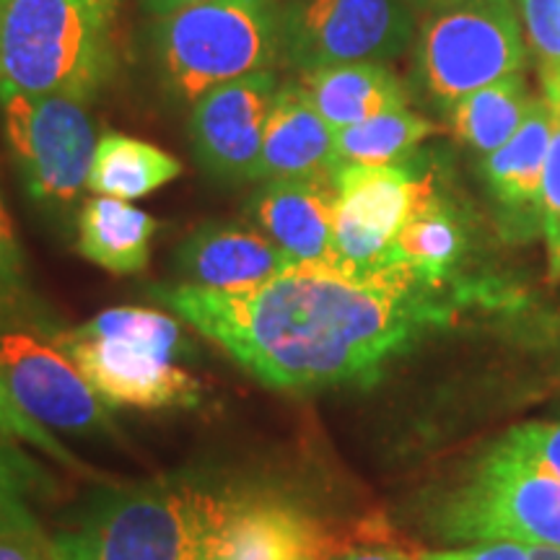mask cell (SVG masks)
I'll return each mask as SVG.
<instances>
[{"mask_svg":"<svg viewBox=\"0 0 560 560\" xmlns=\"http://www.w3.org/2000/svg\"><path fill=\"white\" fill-rule=\"evenodd\" d=\"M340 170L335 128L310 102L301 83L278 86L257 179H335Z\"/></svg>","mask_w":560,"mask_h":560,"instance_id":"cell-16","label":"cell"},{"mask_svg":"<svg viewBox=\"0 0 560 560\" xmlns=\"http://www.w3.org/2000/svg\"><path fill=\"white\" fill-rule=\"evenodd\" d=\"M431 291L402 265L374 276L293 265L240 293L153 285L166 310L257 382L289 392L380 380L392 359L446 319Z\"/></svg>","mask_w":560,"mask_h":560,"instance_id":"cell-1","label":"cell"},{"mask_svg":"<svg viewBox=\"0 0 560 560\" xmlns=\"http://www.w3.org/2000/svg\"><path fill=\"white\" fill-rule=\"evenodd\" d=\"M495 446L524 465L560 480V420L516 425Z\"/></svg>","mask_w":560,"mask_h":560,"instance_id":"cell-25","label":"cell"},{"mask_svg":"<svg viewBox=\"0 0 560 560\" xmlns=\"http://www.w3.org/2000/svg\"><path fill=\"white\" fill-rule=\"evenodd\" d=\"M516 0H472L431 11L418 34V81L450 112L472 91L516 75L527 62Z\"/></svg>","mask_w":560,"mask_h":560,"instance_id":"cell-6","label":"cell"},{"mask_svg":"<svg viewBox=\"0 0 560 560\" xmlns=\"http://www.w3.org/2000/svg\"><path fill=\"white\" fill-rule=\"evenodd\" d=\"M335 185V252L342 272L374 276L395 268V242L429 190L408 166H340Z\"/></svg>","mask_w":560,"mask_h":560,"instance_id":"cell-10","label":"cell"},{"mask_svg":"<svg viewBox=\"0 0 560 560\" xmlns=\"http://www.w3.org/2000/svg\"><path fill=\"white\" fill-rule=\"evenodd\" d=\"M32 317V304L24 296V289L0 283V335L9 330H21L26 319Z\"/></svg>","mask_w":560,"mask_h":560,"instance_id":"cell-31","label":"cell"},{"mask_svg":"<svg viewBox=\"0 0 560 560\" xmlns=\"http://www.w3.org/2000/svg\"><path fill=\"white\" fill-rule=\"evenodd\" d=\"M338 540L299 503L229 495L213 560H330Z\"/></svg>","mask_w":560,"mask_h":560,"instance_id":"cell-13","label":"cell"},{"mask_svg":"<svg viewBox=\"0 0 560 560\" xmlns=\"http://www.w3.org/2000/svg\"><path fill=\"white\" fill-rule=\"evenodd\" d=\"M0 374L19 408L45 429L81 436L115 433L100 395L75 363L37 335L24 330L0 335Z\"/></svg>","mask_w":560,"mask_h":560,"instance_id":"cell-11","label":"cell"},{"mask_svg":"<svg viewBox=\"0 0 560 560\" xmlns=\"http://www.w3.org/2000/svg\"><path fill=\"white\" fill-rule=\"evenodd\" d=\"M542 91H545V100H548L552 107L560 112V68L545 70V73H542Z\"/></svg>","mask_w":560,"mask_h":560,"instance_id":"cell-35","label":"cell"},{"mask_svg":"<svg viewBox=\"0 0 560 560\" xmlns=\"http://www.w3.org/2000/svg\"><path fill=\"white\" fill-rule=\"evenodd\" d=\"M104 405L140 410L195 408L202 387L179 355L190 350L179 319L143 306H117L75 330L52 335Z\"/></svg>","mask_w":560,"mask_h":560,"instance_id":"cell-3","label":"cell"},{"mask_svg":"<svg viewBox=\"0 0 560 560\" xmlns=\"http://www.w3.org/2000/svg\"><path fill=\"white\" fill-rule=\"evenodd\" d=\"M293 265L265 234L231 226H202L177 252V270L185 283L215 293L255 289Z\"/></svg>","mask_w":560,"mask_h":560,"instance_id":"cell-15","label":"cell"},{"mask_svg":"<svg viewBox=\"0 0 560 560\" xmlns=\"http://www.w3.org/2000/svg\"><path fill=\"white\" fill-rule=\"evenodd\" d=\"M330 560H418L397 548H346L335 550Z\"/></svg>","mask_w":560,"mask_h":560,"instance_id":"cell-32","label":"cell"},{"mask_svg":"<svg viewBox=\"0 0 560 560\" xmlns=\"http://www.w3.org/2000/svg\"><path fill=\"white\" fill-rule=\"evenodd\" d=\"M299 83L335 130L366 122L384 112L408 109L400 79L384 62L322 68L304 73Z\"/></svg>","mask_w":560,"mask_h":560,"instance_id":"cell-18","label":"cell"},{"mask_svg":"<svg viewBox=\"0 0 560 560\" xmlns=\"http://www.w3.org/2000/svg\"><path fill=\"white\" fill-rule=\"evenodd\" d=\"M276 94V70H265L210 89L192 104L190 140L202 170L219 179H257Z\"/></svg>","mask_w":560,"mask_h":560,"instance_id":"cell-12","label":"cell"},{"mask_svg":"<svg viewBox=\"0 0 560 560\" xmlns=\"http://www.w3.org/2000/svg\"><path fill=\"white\" fill-rule=\"evenodd\" d=\"M542 231L548 240L550 270L560 276V112L556 109V132L550 140L548 166L542 182Z\"/></svg>","mask_w":560,"mask_h":560,"instance_id":"cell-28","label":"cell"},{"mask_svg":"<svg viewBox=\"0 0 560 560\" xmlns=\"http://www.w3.org/2000/svg\"><path fill=\"white\" fill-rule=\"evenodd\" d=\"M418 560H527V550L520 542H486L454 550L420 552Z\"/></svg>","mask_w":560,"mask_h":560,"instance_id":"cell-29","label":"cell"},{"mask_svg":"<svg viewBox=\"0 0 560 560\" xmlns=\"http://www.w3.org/2000/svg\"><path fill=\"white\" fill-rule=\"evenodd\" d=\"M91 3L100 5V9H104L107 13H112V16H115L117 5H120V0H91Z\"/></svg>","mask_w":560,"mask_h":560,"instance_id":"cell-37","label":"cell"},{"mask_svg":"<svg viewBox=\"0 0 560 560\" xmlns=\"http://www.w3.org/2000/svg\"><path fill=\"white\" fill-rule=\"evenodd\" d=\"M535 102L524 73H516L467 94L450 109V120L462 143L490 156L514 138Z\"/></svg>","mask_w":560,"mask_h":560,"instance_id":"cell-22","label":"cell"},{"mask_svg":"<svg viewBox=\"0 0 560 560\" xmlns=\"http://www.w3.org/2000/svg\"><path fill=\"white\" fill-rule=\"evenodd\" d=\"M9 149L26 192L42 206H68L89 187L94 125L68 96L13 94L0 100Z\"/></svg>","mask_w":560,"mask_h":560,"instance_id":"cell-9","label":"cell"},{"mask_svg":"<svg viewBox=\"0 0 560 560\" xmlns=\"http://www.w3.org/2000/svg\"><path fill=\"white\" fill-rule=\"evenodd\" d=\"M265 236L304 268L340 270L330 179H272L252 200Z\"/></svg>","mask_w":560,"mask_h":560,"instance_id":"cell-14","label":"cell"},{"mask_svg":"<svg viewBox=\"0 0 560 560\" xmlns=\"http://www.w3.org/2000/svg\"><path fill=\"white\" fill-rule=\"evenodd\" d=\"M47 475L0 439V537L42 542L39 522L32 511V493Z\"/></svg>","mask_w":560,"mask_h":560,"instance_id":"cell-24","label":"cell"},{"mask_svg":"<svg viewBox=\"0 0 560 560\" xmlns=\"http://www.w3.org/2000/svg\"><path fill=\"white\" fill-rule=\"evenodd\" d=\"M452 542L560 545V480L493 446L433 511Z\"/></svg>","mask_w":560,"mask_h":560,"instance_id":"cell-7","label":"cell"},{"mask_svg":"<svg viewBox=\"0 0 560 560\" xmlns=\"http://www.w3.org/2000/svg\"><path fill=\"white\" fill-rule=\"evenodd\" d=\"M520 11L540 73L560 68V0H520Z\"/></svg>","mask_w":560,"mask_h":560,"instance_id":"cell-27","label":"cell"},{"mask_svg":"<svg viewBox=\"0 0 560 560\" xmlns=\"http://www.w3.org/2000/svg\"><path fill=\"white\" fill-rule=\"evenodd\" d=\"M192 3H208V0H143V5L153 13V16H164V13L185 9V5Z\"/></svg>","mask_w":560,"mask_h":560,"instance_id":"cell-34","label":"cell"},{"mask_svg":"<svg viewBox=\"0 0 560 560\" xmlns=\"http://www.w3.org/2000/svg\"><path fill=\"white\" fill-rule=\"evenodd\" d=\"M21 278H24V257H21V247L16 234H13V223L5 213L3 200H0V283L24 289Z\"/></svg>","mask_w":560,"mask_h":560,"instance_id":"cell-30","label":"cell"},{"mask_svg":"<svg viewBox=\"0 0 560 560\" xmlns=\"http://www.w3.org/2000/svg\"><path fill=\"white\" fill-rule=\"evenodd\" d=\"M439 128L410 109L384 112L366 122L335 130L340 166H405Z\"/></svg>","mask_w":560,"mask_h":560,"instance_id":"cell-23","label":"cell"},{"mask_svg":"<svg viewBox=\"0 0 560 560\" xmlns=\"http://www.w3.org/2000/svg\"><path fill=\"white\" fill-rule=\"evenodd\" d=\"M556 132V107L537 100L514 138L482 161V174L516 236L542 226V182L550 140Z\"/></svg>","mask_w":560,"mask_h":560,"instance_id":"cell-17","label":"cell"},{"mask_svg":"<svg viewBox=\"0 0 560 560\" xmlns=\"http://www.w3.org/2000/svg\"><path fill=\"white\" fill-rule=\"evenodd\" d=\"M159 73L177 100L265 73L283 55L276 0H208L156 16L151 32Z\"/></svg>","mask_w":560,"mask_h":560,"instance_id":"cell-5","label":"cell"},{"mask_svg":"<svg viewBox=\"0 0 560 560\" xmlns=\"http://www.w3.org/2000/svg\"><path fill=\"white\" fill-rule=\"evenodd\" d=\"M462 252H465V229L450 202L441 200L433 187H429L397 234L392 260L416 272L423 283L439 289L459 262Z\"/></svg>","mask_w":560,"mask_h":560,"instance_id":"cell-21","label":"cell"},{"mask_svg":"<svg viewBox=\"0 0 560 560\" xmlns=\"http://www.w3.org/2000/svg\"><path fill=\"white\" fill-rule=\"evenodd\" d=\"M457 3H472V0H416L418 11H439V9H450V5Z\"/></svg>","mask_w":560,"mask_h":560,"instance_id":"cell-36","label":"cell"},{"mask_svg":"<svg viewBox=\"0 0 560 560\" xmlns=\"http://www.w3.org/2000/svg\"><path fill=\"white\" fill-rule=\"evenodd\" d=\"M229 495L192 482L115 488L50 545L52 560H213Z\"/></svg>","mask_w":560,"mask_h":560,"instance_id":"cell-2","label":"cell"},{"mask_svg":"<svg viewBox=\"0 0 560 560\" xmlns=\"http://www.w3.org/2000/svg\"><path fill=\"white\" fill-rule=\"evenodd\" d=\"M0 560H42L39 542L0 537Z\"/></svg>","mask_w":560,"mask_h":560,"instance_id":"cell-33","label":"cell"},{"mask_svg":"<svg viewBox=\"0 0 560 560\" xmlns=\"http://www.w3.org/2000/svg\"><path fill=\"white\" fill-rule=\"evenodd\" d=\"M0 439H21L30 441V444L37 446L47 454V457L58 459L60 465L70 467V470H81V462L73 457V452L66 450L58 439L52 436L50 429L37 423L32 416H26L24 410L19 408V402L13 400L9 384H5L3 374H0Z\"/></svg>","mask_w":560,"mask_h":560,"instance_id":"cell-26","label":"cell"},{"mask_svg":"<svg viewBox=\"0 0 560 560\" xmlns=\"http://www.w3.org/2000/svg\"><path fill=\"white\" fill-rule=\"evenodd\" d=\"M112 19L91 0H0V100L89 104L115 70Z\"/></svg>","mask_w":560,"mask_h":560,"instance_id":"cell-4","label":"cell"},{"mask_svg":"<svg viewBox=\"0 0 560 560\" xmlns=\"http://www.w3.org/2000/svg\"><path fill=\"white\" fill-rule=\"evenodd\" d=\"M416 16V0H291L280 5V60L301 75L392 60L410 45Z\"/></svg>","mask_w":560,"mask_h":560,"instance_id":"cell-8","label":"cell"},{"mask_svg":"<svg viewBox=\"0 0 560 560\" xmlns=\"http://www.w3.org/2000/svg\"><path fill=\"white\" fill-rule=\"evenodd\" d=\"M156 229L159 221L128 200L94 195L79 215V252L112 276H136L149 265Z\"/></svg>","mask_w":560,"mask_h":560,"instance_id":"cell-19","label":"cell"},{"mask_svg":"<svg viewBox=\"0 0 560 560\" xmlns=\"http://www.w3.org/2000/svg\"><path fill=\"white\" fill-rule=\"evenodd\" d=\"M179 174V161L159 145L122 132H107L96 143L89 190L117 200H138L170 185Z\"/></svg>","mask_w":560,"mask_h":560,"instance_id":"cell-20","label":"cell"}]
</instances>
